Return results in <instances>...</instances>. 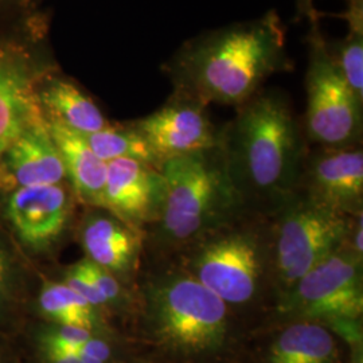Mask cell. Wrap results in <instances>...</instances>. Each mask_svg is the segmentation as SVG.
Wrapping results in <instances>:
<instances>
[{
    "instance_id": "cell-28",
    "label": "cell",
    "mask_w": 363,
    "mask_h": 363,
    "mask_svg": "<svg viewBox=\"0 0 363 363\" xmlns=\"http://www.w3.org/2000/svg\"><path fill=\"white\" fill-rule=\"evenodd\" d=\"M46 363H81L77 354L55 349H42Z\"/></svg>"
},
{
    "instance_id": "cell-8",
    "label": "cell",
    "mask_w": 363,
    "mask_h": 363,
    "mask_svg": "<svg viewBox=\"0 0 363 363\" xmlns=\"http://www.w3.org/2000/svg\"><path fill=\"white\" fill-rule=\"evenodd\" d=\"M361 264L362 259L340 247L283 294L281 312L300 320L357 322L363 312Z\"/></svg>"
},
{
    "instance_id": "cell-29",
    "label": "cell",
    "mask_w": 363,
    "mask_h": 363,
    "mask_svg": "<svg viewBox=\"0 0 363 363\" xmlns=\"http://www.w3.org/2000/svg\"><path fill=\"white\" fill-rule=\"evenodd\" d=\"M0 363H9V359L6 358V355L3 354L1 350H0Z\"/></svg>"
},
{
    "instance_id": "cell-17",
    "label": "cell",
    "mask_w": 363,
    "mask_h": 363,
    "mask_svg": "<svg viewBox=\"0 0 363 363\" xmlns=\"http://www.w3.org/2000/svg\"><path fill=\"white\" fill-rule=\"evenodd\" d=\"M52 140L65 167L66 182L76 199L85 206L104 208L106 166L84 140L82 135L48 120Z\"/></svg>"
},
{
    "instance_id": "cell-11",
    "label": "cell",
    "mask_w": 363,
    "mask_h": 363,
    "mask_svg": "<svg viewBox=\"0 0 363 363\" xmlns=\"http://www.w3.org/2000/svg\"><path fill=\"white\" fill-rule=\"evenodd\" d=\"M130 124L143 138L159 169L171 157L208 151L220 144L206 105L178 91L159 111Z\"/></svg>"
},
{
    "instance_id": "cell-18",
    "label": "cell",
    "mask_w": 363,
    "mask_h": 363,
    "mask_svg": "<svg viewBox=\"0 0 363 363\" xmlns=\"http://www.w3.org/2000/svg\"><path fill=\"white\" fill-rule=\"evenodd\" d=\"M337 357V342L325 327L300 320L273 342L269 363H334Z\"/></svg>"
},
{
    "instance_id": "cell-15",
    "label": "cell",
    "mask_w": 363,
    "mask_h": 363,
    "mask_svg": "<svg viewBox=\"0 0 363 363\" xmlns=\"http://www.w3.org/2000/svg\"><path fill=\"white\" fill-rule=\"evenodd\" d=\"M78 237L86 257L127 283L136 268L142 233L125 225L105 208H91L79 223Z\"/></svg>"
},
{
    "instance_id": "cell-21",
    "label": "cell",
    "mask_w": 363,
    "mask_h": 363,
    "mask_svg": "<svg viewBox=\"0 0 363 363\" xmlns=\"http://www.w3.org/2000/svg\"><path fill=\"white\" fill-rule=\"evenodd\" d=\"M91 151L105 163L116 159H136L157 167L143 138L127 124H111L104 130L82 135ZM159 169V167H157Z\"/></svg>"
},
{
    "instance_id": "cell-10",
    "label": "cell",
    "mask_w": 363,
    "mask_h": 363,
    "mask_svg": "<svg viewBox=\"0 0 363 363\" xmlns=\"http://www.w3.org/2000/svg\"><path fill=\"white\" fill-rule=\"evenodd\" d=\"M74 201L67 183L13 190L0 194V225L26 257H45L64 242Z\"/></svg>"
},
{
    "instance_id": "cell-14",
    "label": "cell",
    "mask_w": 363,
    "mask_h": 363,
    "mask_svg": "<svg viewBox=\"0 0 363 363\" xmlns=\"http://www.w3.org/2000/svg\"><path fill=\"white\" fill-rule=\"evenodd\" d=\"M307 195L343 216L362 214L363 152L358 147L325 148L306 169Z\"/></svg>"
},
{
    "instance_id": "cell-25",
    "label": "cell",
    "mask_w": 363,
    "mask_h": 363,
    "mask_svg": "<svg viewBox=\"0 0 363 363\" xmlns=\"http://www.w3.org/2000/svg\"><path fill=\"white\" fill-rule=\"evenodd\" d=\"M45 0H0V23L22 21L43 13Z\"/></svg>"
},
{
    "instance_id": "cell-24",
    "label": "cell",
    "mask_w": 363,
    "mask_h": 363,
    "mask_svg": "<svg viewBox=\"0 0 363 363\" xmlns=\"http://www.w3.org/2000/svg\"><path fill=\"white\" fill-rule=\"evenodd\" d=\"M78 264L91 276L96 286H99V289L104 295L105 300L108 301L109 310L125 304V294L123 291L121 283L112 273L100 268L99 265H96L88 259H82L78 261Z\"/></svg>"
},
{
    "instance_id": "cell-13",
    "label": "cell",
    "mask_w": 363,
    "mask_h": 363,
    "mask_svg": "<svg viewBox=\"0 0 363 363\" xmlns=\"http://www.w3.org/2000/svg\"><path fill=\"white\" fill-rule=\"evenodd\" d=\"M65 167L45 116L22 130L0 155V194L18 189L62 184Z\"/></svg>"
},
{
    "instance_id": "cell-12",
    "label": "cell",
    "mask_w": 363,
    "mask_h": 363,
    "mask_svg": "<svg viewBox=\"0 0 363 363\" xmlns=\"http://www.w3.org/2000/svg\"><path fill=\"white\" fill-rule=\"evenodd\" d=\"M164 199V178L160 169L136 159H116L106 166L105 210L142 233L157 222Z\"/></svg>"
},
{
    "instance_id": "cell-20",
    "label": "cell",
    "mask_w": 363,
    "mask_h": 363,
    "mask_svg": "<svg viewBox=\"0 0 363 363\" xmlns=\"http://www.w3.org/2000/svg\"><path fill=\"white\" fill-rule=\"evenodd\" d=\"M337 16L346 21L347 34L330 50L351 89L363 101V0H346V10Z\"/></svg>"
},
{
    "instance_id": "cell-22",
    "label": "cell",
    "mask_w": 363,
    "mask_h": 363,
    "mask_svg": "<svg viewBox=\"0 0 363 363\" xmlns=\"http://www.w3.org/2000/svg\"><path fill=\"white\" fill-rule=\"evenodd\" d=\"M26 256L0 225V319L15 311L26 298Z\"/></svg>"
},
{
    "instance_id": "cell-4",
    "label": "cell",
    "mask_w": 363,
    "mask_h": 363,
    "mask_svg": "<svg viewBox=\"0 0 363 363\" xmlns=\"http://www.w3.org/2000/svg\"><path fill=\"white\" fill-rule=\"evenodd\" d=\"M144 306L156 340L175 352L217 350L228 335V304L187 272L171 273L150 283Z\"/></svg>"
},
{
    "instance_id": "cell-16",
    "label": "cell",
    "mask_w": 363,
    "mask_h": 363,
    "mask_svg": "<svg viewBox=\"0 0 363 363\" xmlns=\"http://www.w3.org/2000/svg\"><path fill=\"white\" fill-rule=\"evenodd\" d=\"M37 99L45 118L57 121L79 135L99 132L112 124L91 96L61 69L40 82Z\"/></svg>"
},
{
    "instance_id": "cell-26",
    "label": "cell",
    "mask_w": 363,
    "mask_h": 363,
    "mask_svg": "<svg viewBox=\"0 0 363 363\" xmlns=\"http://www.w3.org/2000/svg\"><path fill=\"white\" fill-rule=\"evenodd\" d=\"M69 352H74V354H82V355H88L91 358H96L101 362L106 363L112 358V349L111 346L100 337H91L89 340L84 342L82 345H79L76 350L69 351Z\"/></svg>"
},
{
    "instance_id": "cell-19",
    "label": "cell",
    "mask_w": 363,
    "mask_h": 363,
    "mask_svg": "<svg viewBox=\"0 0 363 363\" xmlns=\"http://www.w3.org/2000/svg\"><path fill=\"white\" fill-rule=\"evenodd\" d=\"M39 315L52 325H72L94 333L101 325V312L62 281L46 280L37 295Z\"/></svg>"
},
{
    "instance_id": "cell-30",
    "label": "cell",
    "mask_w": 363,
    "mask_h": 363,
    "mask_svg": "<svg viewBox=\"0 0 363 363\" xmlns=\"http://www.w3.org/2000/svg\"><path fill=\"white\" fill-rule=\"evenodd\" d=\"M354 363H362V358H361V357H359V358H358V359H355V362Z\"/></svg>"
},
{
    "instance_id": "cell-9",
    "label": "cell",
    "mask_w": 363,
    "mask_h": 363,
    "mask_svg": "<svg viewBox=\"0 0 363 363\" xmlns=\"http://www.w3.org/2000/svg\"><path fill=\"white\" fill-rule=\"evenodd\" d=\"M267 271V250L247 230L220 233L202 241L191 253L187 271L229 304L242 306L257 296Z\"/></svg>"
},
{
    "instance_id": "cell-6",
    "label": "cell",
    "mask_w": 363,
    "mask_h": 363,
    "mask_svg": "<svg viewBox=\"0 0 363 363\" xmlns=\"http://www.w3.org/2000/svg\"><path fill=\"white\" fill-rule=\"evenodd\" d=\"M307 40V135L325 148L357 147L362 133L363 101L339 70L319 23L311 25Z\"/></svg>"
},
{
    "instance_id": "cell-1",
    "label": "cell",
    "mask_w": 363,
    "mask_h": 363,
    "mask_svg": "<svg viewBox=\"0 0 363 363\" xmlns=\"http://www.w3.org/2000/svg\"><path fill=\"white\" fill-rule=\"evenodd\" d=\"M174 89L202 104H245L276 73L294 69L274 10L187 40L164 65Z\"/></svg>"
},
{
    "instance_id": "cell-27",
    "label": "cell",
    "mask_w": 363,
    "mask_h": 363,
    "mask_svg": "<svg viewBox=\"0 0 363 363\" xmlns=\"http://www.w3.org/2000/svg\"><path fill=\"white\" fill-rule=\"evenodd\" d=\"M296 9H298V18H306L310 22V26L319 23L320 16H323V13H319L315 9L313 0H296Z\"/></svg>"
},
{
    "instance_id": "cell-5",
    "label": "cell",
    "mask_w": 363,
    "mask_h": 363,
    "mask_svg": "<svg viewBox=\"0 0 363 363\" xmlns=\"http://www.w3.org/2000/svg\"><path fill=\"white\" fill-rule=\"evenodd\" d=\"M49 15L0 23V155L31 123L43 117L40 82L60 70L48 43Z\"/></svg>"
},
{
    "instance_id": "cell-2",
    "label": "cell",
    "mask_w": 363,
    "mask_h": 363,
    "mask_svg": "<svg viewBox=\"0 0 363 363\" xmlns=\"http://www.w3.org/2000/svg\"><path fill=\"white\" fill-rule=\"evenodd\" d=\"M220 154L241 196H284L298 183L306 147L286 96L259 91L220 133Z\"/></svg>"
},
{
    "instance_id": "cell-7",
    "label": "cell",
    "mask_w": 363,
    "mask_h": 363,
    "mask_svg": "<svg viewBox=\"0 0 363 363\" xmlns=\"http://www.w3.org/2000/svg\"><path fill=\"white\" fill-rule=\"evenodd\" d=\"M351 222L308 195L288 202L276 225L273 267L283 294L349 240Z\"/></svg>"
},
{
    "instance_id": "cell-3",
    "label": "cell",
    "mask_w": 363,
    "mask_h": 363,
    "mask_svg": "<svg viewBox=\"0 0 363 363\" xmlns=\"http://www.w3.org/2000/svg\"><path fill=\"white\" fill-rule=\"evenodd\" d=\"M159 169L164 199L157 223L169 244H187L211 233L241 203L220 147L171 157Z\"/></svg>"
},
{
    "instance_id": "cell-23",
    "label": "cell",
    "mask_w": 363,
    "mask_h": 363,
    "mask_svg": "<svg viewBox=\"0 0 363 363\" xmlns=\"http://www.w3.org/2000/svg\"><path fill=\"white\" fill-rule=\"evenodd\" d=\"M62 283L72 288L76 294L82 298H85L91 307H94L99 312L109 310L108 301L105 300L104 295L91 280V276L82 269V267L76 262L74 265L66 268L62 277Z\"/></svg>"
}]
</instances>
